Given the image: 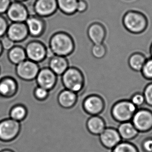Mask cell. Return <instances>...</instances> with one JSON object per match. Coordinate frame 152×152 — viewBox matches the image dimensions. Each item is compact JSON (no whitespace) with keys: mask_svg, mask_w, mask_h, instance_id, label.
Masks as SVG:
<instances>
[{"mask_svg":"<svg viewBox=\"0 0 152 152\" xmlns=\"http://www.w3.org/2000/svg\"><path fill=\"white\" fill-rule=\"evenodd\" d=\"M88 35L94 45L101 44L105 38V29L101 23H93L88 29Z\"/></svg>","mask_w":152,"mask_h":152,"instance_id":"d6986e66","label":"cell"},{"mask_svg":"<svg viewBox=\"0 0 152 152\" xmlns=\"http://www.w3.org/2000/svg\"><path fill=\"white\" fill-rule=\"evenodd\" d=\"M146 61L145 56L140 53H135L130 56L128 60L129 65L136 72L141 71Z\"/></svg>","mask_w":152,"mask_h":152,"instance_id":"cb8c5ba5","label":"cell"},{"mask_svg":"<svg viewBox=\"0 0 152 152\" xmlns=\"http://www.w3.org/2000/svg\"><path fill=\"white\" fill-rule=\"evenodd\" d=\"M137 112V107L130 101H121L112 108V116L119 122L124 123L132 120Z\"/></svg>","mask_w":152,"mask_h":152,"instance_id":"277c9868","label":"cell"},{"mask_svg":"<svg viewBox=\"0 0 152 152\" xmlns=\"http://www.w3.org/2000/svg\"><path fill=\"white\" fill-rule=\"evenodd\" d=\"M20 128V122L10 118L0 121V140L9 142L14 139L19 134Z\"/></svg>","mask_w":152,"mask_h":152,"instance_id":"52a82bcc","label":"cell"},{"mask_svg":"<svg viewBox=\"0 0 152 152\" xmlns=\"http://www.w3.org/2000/svg\"><path fill=\"white\" fill-rule=\"evenodd\" d=\"M99 135L102 144L108 149L114 148L121 141L118 131L114 128H105Z\"/></svg>","mask_w":152,"mask_h":152,"instance_id":"2e32d148","label":"cell"},{"mask_svg":"<svg viewBox=\"0 0 152 152\" xmlns=\"http://www.w3.org/2000/svg\"><path fill=\"white\" fill-rule=\"evenodd\" d=\"M112 152H139L137 148L128 142H120L114 148Z\"/></svg>","mask_w":152,"mask_h":152,"instance_id":"484cf974","label":"cell"},{"mask_svg":"<svg viewBox=\"0 0 152 152\" xmlns=\"http://www.w3.org/2000/svg\"><path fill=\"white\" fill-rule=\"evenodd\" d=\"M5 14L11 23H25L30 16L27 7L23 3L16 1L11 3Z\"/></svg>","mask_w":152,"mask_h":152,"instance_id":"ba28073f","label":"cell"},{"mask_svg":"<svg viewBox=\"0 0 152 152\" xmlns=\"http://www.w3.org/2000/svg\"><path fill=\"white\" fill-rule=\"evenodd\" d=\"M48 65V67L57 76H61L70 67L66 57L57 55L50 57Z\"/></svg>","mask_w":152,"mask_h":152,"instance_id":"e0dca14e","label":"cell"},{"mask_svg":"<svg viewBox=\"0 0 152 152\" xmlns=\"http://www.w3.org/2000/svg\"><path fill=\"white\" fill-rule=\"evenodd\" d=\"M9 24L6 18L0 15V39L7 34Z\"/></svg>","mask_w":152,"mask_h":152,"instance_id":"4dcf8cb0","label":"cell"},{"mask_svg":"<svg viewBox=\"0 0 152 152\" xmlns=\"http://www.w3.org/2000/svg\"><path fill=\"white\" fill-rule=\"evenodd\" d=\"M61 83L65 89L78 93L83 90L85 78L80 70L75 67H69L61 76Z\"/></svg>","mask_w":152,"mask_h":152,"instance_id":"7a4b0ae2","label":"cell"},{"mask_svg":"<svg viewBox=\"0 0 152 152\" xmlns=\"http://www.w3.org/2000/svg\"><path fill=\"white\" fill-rule=\"evenodd\" d=\"M150 51H151V55L152 56V45H151V50H150Z\"/></svg>","mask_w":152,"mask_h":152,"instance_id":"ab89813d","label":"cell"},{"mask_svg":"<svg viewBox=\"0 0 152 152\" xmlns=\"http://www.w3.org/2000/svg\"><path fill=\"white\" fill-rule=\"evenodd\" d=\"M3 52H4V50L3 49L1 43V41H0V57H1V56L2 55Z\"/></svg>","mask_w":152,"mask_h":152,"instance_id":"8d00e7d4","label":"cell"},{"mask_svg":"<svg viewBox=\"0 0 152 152\" xmlns=\"http://www.w3.org/2000/svg\"><path fill=\"white\" fill-rule=\"evenodd\" d=\"M0 152H14L13 151L9 149H3V150H1Z\"/></svg>","mask_w":152,"mask_h":152,"instance_id":"74e56055","label":"cell"},{"mask_svg":"<svg viewBox=\"0 0 152 152\" xmlns=\"http://www.w3.org/2000/svg\"><path fill=\"white\" fill-rule=\"evenodd\" d=\"M27 113V109L25 106L21 104H18L13 106L10 110V118L20 122L25 119Z\"/></svg>","mask_w":152,"mask_h":152,"instance_id":"d4e9b609","label":"cell"},{"mask_svg":"<svg viewBox=\"0 0 152 152\" xmlns=\"http://www.w3.org/2000/svg\"><path fill=\"white\" fill-rule=\"evenodd\" d=\"M1 66H0V74H1Z\"/></svg>","mask_w":152,"mask_h":152,"instance_id":"60d3db41","label":"cell"},{"mask_svg":"<svg viewBox=\"0 0 152 152\" xmlns=\"http://www.w3.org/2000/svg\"><path fill=\"white\" fill-rule=\"evenodd\" d=\"M50 91L42 87L37 86L34 90V95L37 99L39 100H45L48 97Z\"/></svg>","mask_w":152,"mask_h":152,"instance_id":"83f0119b","label":"cell"},{"mask_svg":"<svg viewBox=\"0 0 152 152\" xmlns=\"http://www.w3.org/2000/svg\"><path fill=\"white\" fill-rule=\"evenodd\" d=\"M14 1H16V2H19L23 3L25 1H27V0H13Z\"/></svg>","mask_w":152,"mask_h":152,"instance_id":"f35d334b","label":"cell"},{"mask_svg":"<svg viewBox=\"0 0 152 152\" xmlns=\"http://www.w3.org/2000/svg\"><path fill=\"white\" fill-rule=\"evenodd\" d=\"M58 10L66 15L75 14L77 12L78 0H56Z\"/></svg>","mask_w":152,"mask_h":152,"instance_id":"603a6c76","label":"cell"},{"mask_svg":"<svg viewBox=\"0 0 152 152\" xmlns=\"http://www.w3.org/2000/svg\"><path fill=\"white\" fill-rule=\"evenodd\" d=\"M106 52V48L103 43L94 45L91 49L92 54L96 58L100 59L104 57Z\"/></svg>","mask_w":152,"mask_h":152,"instance_id":"4316f807","label":"cell"},{"mask_svg":"<svg viewBox=\"0 0 152 152\" xmlns=\"http://www.w3.org/2000/svg\"><path fill=\"white\" fill-rule=\"evenodd\" d=\"M25 49L27 59L37 63L44 61L48 56V49L40 41H30Z\"/></svg>","mask_w":152,"mask_h":152,"instance_id":"8992f818","label":"cell"},{"mask_svg":"<svg viewBox=\"0 0 152 152\" xmlns=\"http://www.w3.org/2000/svg\"><path fill=\"white\" fill-rule=\"evenodd\" d=\"M6 35L15 43L23 42L29 36L25 23H11Z\"/></svg>","mask_w":152,"mask_h":152,"instance_id":"4fadbf2b","label":"cell"},{"mask_svg":"<svg viewBox=\"0 0 152 152\" xmlns=\"http://www.w3.org/2000/svg\"><path fill=\"white\" fill-rule=\"evenodd\" d=\"M88 130L94 135H99L105 129V123L100 117L92 116L87 121Z\"/></svg>","mask_w":152,"mask_h":152,"instance_id":"44dd1931","label":"cell"},{"mask_svg":"<svg viewBox=\"0 0 152 152\" xmlns=\"http://www.w3.org/2000/svg\"><path fill=\"white\" fill-rule=\"evenodd\" d=\"M35 80L38 86L50 91L56 85L58 76L48 67H45L40 68Z\"/></svg>","mask_w":152,"mask_h":152,"instance_id":"8fae6325","label":"cell"},{"mask_svg":"<svg viewBox=\"0 0 152 152\" xmlns=\"http://www.w3.org/2000/svg\"><path fill=\"white\" fill-rule=\"evenodd\" d=\"M75 45L69 34L58 31L53 34L49 42V50L53 55L67 57L73 53Z\"/></svg>","mask_w":152,"mask_h":152,"instance_id":"6da1fadb","label":"cell"},{"mask_svg":"<svg viewBox=\"0 0 152 152\" xmlns=\"http://www.w3.org/2000/svg\"><path fill=\"white\" fill-rule=\"evenodd\" d=\"M132 123L139 132H145L152 128V113L147 110H141L135 112Z\"/></svg>","mask_w":152,"mask_h":152,"instance_id":"30bf717a","label":"cell"},{"mask_svg":"<svg viewBox=\"0 0 152 152\" xmlns=\"http://www.w3.org/2000/svg\"><path fill=\"white\" fill-rule=\"evenodd\" d=\"M141 72L145 78L152 79V58L146 59Z\"/></svg>","mask_w":152,"mask_h":152,"instance_id":"f1b7e54d","label":"cell"},{"mask_svg":"<svg viewBox=\"0 0 152 152\" xmlns=\"http://www.w3.org/2000/svg\"><path fill=\"white\" fill-rule=\"evenodd\" d=\"M15 66L16 76L25 81L35 80L41 68L39 64L28 59Z\"/></svg>","mask_w":152,"mask_h":152,"instance_id":"5b68a950","label":"cell"},{"mask_svg":"<svg viewBox=\"0 0 152 152\" xmlns=\"http://www.w3.org/2000/svg\"><path fill=\"white\" fill-rule=\"evenodd\" d=\"M143 95L145 103L148 105L152 106V83H150L145 87Z\"/></svg>","mask_w":152,"mask_h":152,"instance_id":"d6a6232c","label":"cell"},{"mask_svg":"<svg viewBox=\"0 0 152 152\" xmlns=\"http://www.w3.org/2000/svg\"><path fill=\"white\" fill-rule=\"evenodd\" d=\"M104 107L103 100L97 95L89 96L83 102V109L92 116H96L100 114L103 111Z\"/></svg>","mask_w":152,"mask_h":152,"instance_id":"9a60e30c","label":"cell"},{"mask_svg":"<svg viewBox=\"0 0 152 152\" xmlns=\"http://www.w3.org/2000/svg\"><path fill=\"white\" fill-rule=\"evenodd\" d=\"M143 148L146 152H152V139L145 140L143 144Z\"/></svg>","mask_w":152,"mask_h":152,"instance_id":"d590c367","label":"cell"},{"mask_svg":"<svg viewBox=\"0 0 152 152\" xmlns=\"http://www.w3.org/2000/svg\"><path fill=\"white\" fill-rule=\"evenodd\" d=\"M117 130L121 135V139L126 141L133 139L139 132L133 124L129 121L121 123Z\"/></svg>","mask_w":152,"mask_h":152,"instance_id":"7402d4cb","label":"cell"},{"mask_svg":"<svg viewBox=\"0 0 152 152\" xmlns=\"http://www.w3.org/2000/svg\"><path fill=\"white\" fill-rule=\"evenodd\" d=\"M18 90V83L13 73L0 74V96L4 97H12Z\"/></svg>","mask_w":152,"mask_h":152,"instance_id":"9c48e42d","label":"cell"},{"mask_svg":"<svg viewBox=\"0 0 152 152\" xmlns=\"http://www.w3.org/2000/svg\"><path fill=\"white\" fill-rule=\"evenodd\" d=\"M125 27L133 34H140L143 32L148 26V20L145 16L136 11H129L123 18Z\"/></svg>","mask_w":152,"mask_h":152,"instance_id":"3957f363","label":"cell"},{"mask_svg":"<svg viewBox=\"0 0 152 152\" xmlns=\"http://www.w3.org/2000/svg\"><path fill=\"white\" fill-rule=\"evenodd\" d=\"M0 41L4 51H9L15 45V43L11 40L7 35L1 38Z\"/></svg>","mask_w":152,"mask_h":152,"instance_id":"f546056e","label":"cell"},{"mask_svg":"<svg viewBox=\"0 0 152 152\" xmlns=\"http://www.w3.org/2000/svg\"><path fill=\"white\" fill-rule=\"evenodd\" d=\"M130 101L137 107L141 106L145 102L143 94L141 93H136L132 95Z\"/></svg>","mask_w":152,"mask_h":152,"instance_id":"1f68e13d","label":"cell"},{"mask_svg":"<svg viewBox=\"0 0 152 152\" xmlns=\"http://www.w3.org/2000/svg\"><path fill=\"white\" fill-rule=\"evenodd\" d=\"M58 10L56 0H36L34 11L36 15L41 18L49 17Z\"/></svg>","mask_w":152,"mask_h":152,"instance_id":"7c38bea8","label":"cell"},{"mask_svg":"<svg viewBox=\"0 0 152 152\" xmlns=\"http://www.w3.org/2000/svg\"><path fill=\"white\" fill-rule=\"evenodd\" d=\"M7 58L10 63L16 66L27 59L25 49L21 46L15 45L7 51Z\"/></svg>","mask_w":152,"mask_h":152,"instance_id":"ffe728a7","label":"cell"},{"mask_svg":"<svg viewBox=\"0 0 152 152\" xmlns=\"http://www.w3.org/2000/svg\"><path fill=\"white\" fill-rule=\"evenodd\" d=\"M30 36L38 38L42 36L45 30V23L43 18L37 15H30L25 22Z\"/></svg>","mask_w":152,"mask_h":152,"instance_id":"5bb4252c","label":"cell"},{"mask_svg":"<svg viewBox=\"0 0 152 152\" xmlns=\"http://www.w3.org/2000/svg\"><path fill=\"white\" fill-rule=\"evenodd\" d=\"M12 2V0H0V15L6 14Z\"/></svg>","mask_w":152,"mask_h":152,"instance_id":"836d02e7","label":"cell"},{"mask_svg":"<svg viewBox=\"0 0 152 152\" xmlns=\"http://www.w3.org/2000/svg\"><path fill=\"white\" fill-rule=\"evenodd\" d=\"M57 100L62 107L70 108L76 105L78 100V96L77 93L64 89L58 94Z\"/></svg>","mask_w":152,"mask_h":152,"instance_id":"ac0fdd59","label":"cell"},{"mask_svg":"<svg viewBox=\"0 0 152 152\" xmlns=\"http://www.w3.org/2000/svg\"><path fill=\"white\" fill-rule=\"evenodd\" d=\"M88 9V4L85 0H78L77 12L79 13H83L87 11Z\"/></svg>","mask_w":152,"mask_h":152,"instance_id":"e575fe53","label":"cell"}]
</instances>
